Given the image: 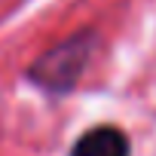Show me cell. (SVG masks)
Wrapping results in <instances>:
<instances>
[{
  "mask_svg": "<svg viewBox=\"0 0 156 156\" xmlns=\"http://www.w3.org/2000/svg\"><path fill=\"white\" fill-rule=\"evenodd\" d=\"M98 46V34L95 31H76L73 37L55 43L52 49H46L40 58L31 61L28 67V80L34 86H40L49 95H67L76 89V83L83 80V73L95 55Z\"/></svg>",
  "mask_w": 156,
  "mask_h": 156,
  "instance_id": "obj_1",
  "label": "cell"
},
{
  "mask_svg": "<svg viewBox=\"0 0 156 156\" xmlns=\"http://www.w3.org/2000/svg\"><path fill=\"white\" fill-rule=\"evenodd\" d=\"M67 156H132V138L119 126L101 122L76 138Z\"/></svg>",
  "mask_w": 156,
  "mask_h": 156,
  "instance_id": "obj_2",
  "label": "cell"
}]
</instances>
